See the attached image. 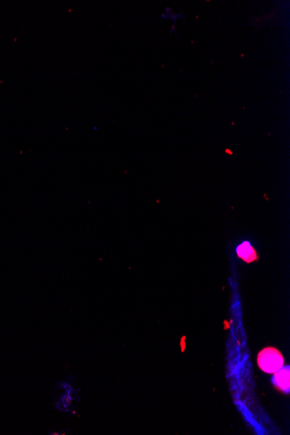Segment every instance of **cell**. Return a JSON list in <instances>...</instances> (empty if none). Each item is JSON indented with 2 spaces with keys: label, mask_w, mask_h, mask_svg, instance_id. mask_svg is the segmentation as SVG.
Returning a JSON list of instances; mask_svg holds the SVG:
<instances>
[{
  "label": "cell",
  "mask_w": 290,
  "mask_h": 435,
  "mask_svg": "<svg viewBox=\"0 0 290 435\" xmlns=\"http://www.w3.org/2000/svg\"><path fill=\"white\" fill-rule=\"evenodd\" d=\"M257 364L262 371L274 374L283 368L284 359L278 349L275 347H266L259 353Z\"/></svg>",
  "instance_id": "cell-1"
},
{
  "label": "cell",
  "mask_w": 290,
  "mask_h": 435,
  "mask_svg": "<svg viewBox=\"0 0 290 435\" xmlns=\"http://www.w3.org/2000/svg\"><path fill=\"white\" fill-rule=\"evenodd\" d=\"M290 367L281 368L278 371L274 373L273 382L277 388L285 393L290 392Z\"/></svg>",
  "instance_id": "cell-2"
},
{
  "label": "cell",
  "mask_w": 290,
  "mask_h": 435,
  "mask_svg": "<svg viewBox=\"0 0 290 435\" xmlns=\"http://www.w3.org/2000/svg\"><path fill=\"white\" fill-rule=\"evenodd\" d=\"M237 253L238 256L246 262H254L257 259L256 252L248 242H244L239 245L237 248Z\"/></svg>",
  "instance_id": "cell-3"
}]
</instances>
